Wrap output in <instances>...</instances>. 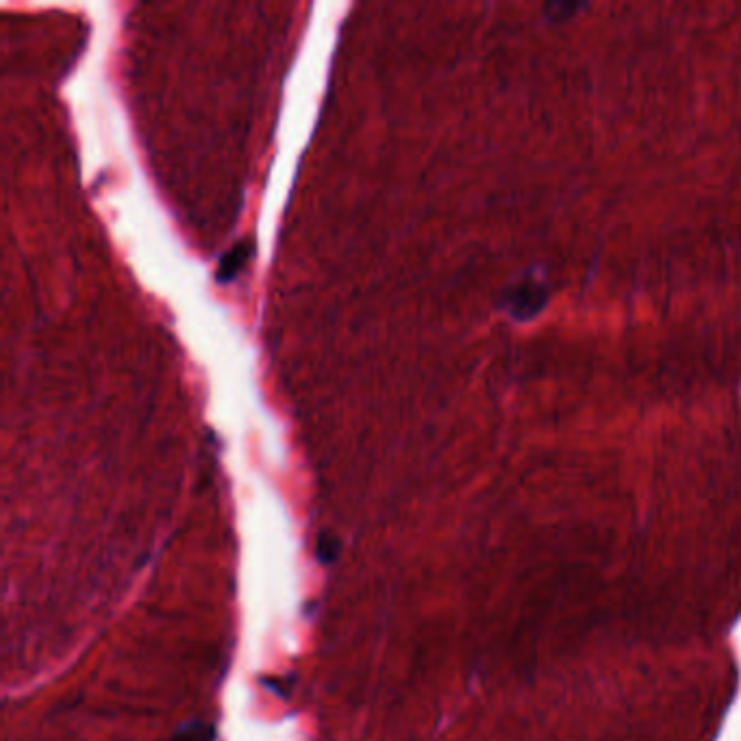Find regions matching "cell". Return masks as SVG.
I'll return each instance as SVG.
<instances>
[{
	"label": "cell",
	"instance_id": "6da1fadb",
	"mask_svg": "<svg viewBox=\"0 0 741 741\" xmlns=\"http://www.w3.org/2000/svg\"><path fill=\"white\" fill-rule=\"evenodd\" d=\"M548 303V292L544 285L526 281L520 285H513L500 298V307L505 309L511 318L516 320H531Z\"/></svg>",
	"mask_w": 741,
	"mask_h": 741
},
{
	"label": "cell",
	"instance_id": "7a4b0ae2",
	"mask_svg": "<svg viewBox=\"0 0 741 741\" xmlns=\"http://www.w3.org/2000/svg\"><path fill=\"white\" fill-rule=\"evenodd\" d=\"M250 255H253V246H250V244H244V242L235 244V246L229 250V253L222 255V259H220V266H218V272H216L218 281H220V283L233 281L235 276L240 274L242 268L246 266V261L250 259Z\"/></svg>",
	"mask_w": 741,
	"mask_h": 741
},
{
	"label": "cell",
	"instance_id": "3957f363",
	"mask_svg": "<svg viewBox=\"0 0 741 741\" xmlns=\"http://www.w3.org/2000/svg\"><path fill=\"white\" fill-rule=\"evenodd\" d=\"M172 741H213V728L207 722H192L183 726Z\"/></svg>",
	"mask_w": 741,
	"mask_h": 741
},
{
	"label": "cell",
	"instance_id": "277c9868",
	"mask_svg": "<svg viewBox=\"0 0 741 741\" xmlns=\"http://www.w3.org/2000/svg\"><path fill=\"white\" fill-rule=\"evenodd\" d=\"M583 7L581 5H563V3H555V5H548L546 7V16L550 20H565L570 14H574V11H581Z\"/></svg>",
	"mask_w": 741,
	"mask_h": 741
},
{
	"label": "cell",
	"instance_id": "5b68a950",
	"mask_svg": "<svg viewBox=\"0 0 741 741\" xmlns=\"http://www.w3.org/2000/svg\"><path fill=\"white\" fill-rule=\"evenodd\" d=\"M337 542H335V539L331 537V539H326V542H322V539H320V557H322V552H326V555H329V561L333 559V555H335V552H337Z\"/></svg>",
	"mask_w": 741,
	"mask_h": 741
}]
</instances>
